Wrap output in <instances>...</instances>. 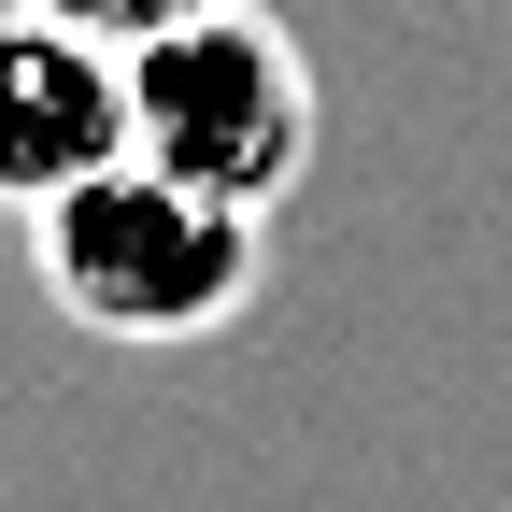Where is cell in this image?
<instances>
[{
    "label": "cell",
    "instance_id": "obj_1",
    "mask_svg": "<svg viewBox=\"0 0 512 512\" xmlns=\"http://www.w3.org/2000/svg\"><path fill=\"white\" fill-rule=\"evenodd\" d=\"M29 242H43L57 313H86L100 342H200L256 299V214L200 200V185H171L143 157H114L72 200H43Z\"/></svg>",
    "mask_w": 512,
    "mask_h": 512
},
{
    "label": "cell",
    "instance_id": "obj_2",
    "mask_svg": "<svg viewBox=\"0 0 512 512\" xmlns=\"http://www.w3.org/2000/svg\"><path fill=\"white\" fill-rule=\"evenodd\" d=\"M128 157L171 171V185H200V200L256 214V200H285L299 157H313V72H299V43L256 15V0H214L200 29H171L128 57Z\"/></svg>",
    "mask_w": 512,
    "mask_h": 512
},
{
    "label": "cell",
    "instance_id": "obj_3",
    "mask_svg": "<svg viewBox=\"0 0 512 512\" xmlns=\"http://www.w3.org/2000/svg\"><path fill=\"white\" fill-rule=\"evenodd\" d=\"M128 157V57L57 29V15H0V200H72L86 171Z\"/></svg>",
    "mask_w": 512,
    "mask_h": 512
},
{
    "label": "cell",
    "instance_id": "obj_4",
    "mask_svg": "<svg viewBox=\"0 0 512 512\" xmlns=\"http://www.w3.org/2000/svg\"><path fill=\"white\" fill-rule=\"evenodd\" d=\"M29 15L86 29V43H114V57H143V43H171V29H200L214 0H29Z\"/></svg>",
    "mask_w": 512,
    "mask_h": 512
}]
</instances>
